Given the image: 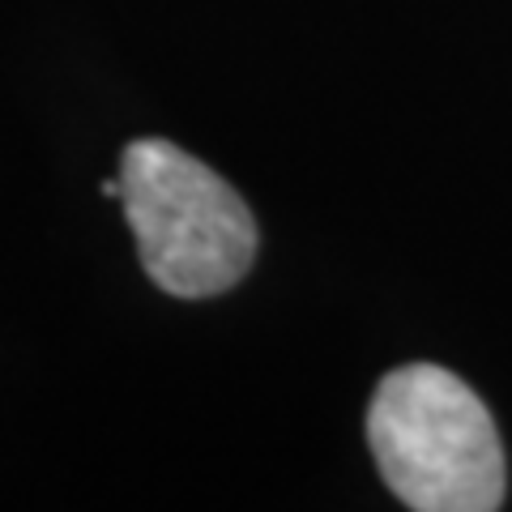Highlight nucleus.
I'll list each match as a JSON object with an SVG mask.
<instances>
[{
  "mask_svg": "<svg viewBox=\"0 0 512 512\" xmlns=\"http://www.w3.org/2000/svg\"><path fill=\"white\" fill-rule=\"evenodd\" d=\"M367 444L389 491L414 512H491L504 504V444L491 410L436 363L397 367L376 384Z\"/></svg>",
  "mask_w": 512,
  "mask_h": 512,
  "instance_id": "f257e3e1",
  "label": "nucleus"
},
{
  "mask_svg": "<svg viewBox=\"0 0 512 512\" xmlns=\"http://www.w3.org/2000/svg\"><path fill=\"white\" fill-rule=\"evenodd\" d=\"M116 180L141 265L167 295L210 299L252 269L256 218L201 158L163 137H146L124 150Z\"/></svg>",
  "mask_w": 512,
  "mask_h": 512,
  "instance_id": "f03ea898",
  "label": "nucleus"
}]
</instances>
